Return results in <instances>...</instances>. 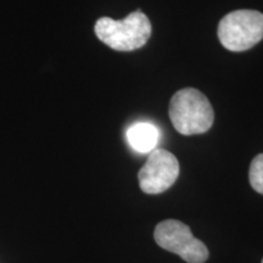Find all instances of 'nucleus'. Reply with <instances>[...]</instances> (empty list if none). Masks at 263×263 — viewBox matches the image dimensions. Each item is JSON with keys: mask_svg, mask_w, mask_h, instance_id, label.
Masks as SVG:
<instances>
[{"mask_svg": "<svg viewBox=\"0 0 263 263\" xmlns=\"http://www.w3.org/2000/svg\"><path fill=\"white\" fill-rule=\"evenodd\" d=\"M170 118L174 129L183 136L206 133L215 121L209 99L195 88H184L171 99Z\"/></svg>", "mask_w": 263, "mask_h": 263, "instance_id": "f257e3e1", "label": "nucleus"}, {"mask_svg": "<svg viewBox=\"0 0 263 263\" xmlns=\"http://www.w3.org/2000/svg\"><path fill=\"white\" fill-rule=\"evenodd\" d=\"M94 31L97 37L114 50L133 51L144 47L150 39L151 24L145 14L137 10L118 21L99 18Z\"/></svg>", "mask_w": 263, "mask_h": 263, "instance_id": "f03ea898", "label": "nucleus"}, {"mask_svg": "<svg viewBox=\"0 0 263 263\" xmlns=\"http://www.w3.org/2000/svg\"><path fill=\"white\" fill-rule=\"evenodd\" d=\"M218 38L227 50H249L263 39V14L256 10L229 12L219 22Z\"/></svg>", "mask_w": 263, "mask_h": 263, "instance_id": "7ed1b4c3", "label": "nucleus"}, {"mask_svg": "<svg viewBox=\"0 0 263 263\" xmlns=\"http://www.w3.org/2000/svg\"><path fill=\"white\" fill-rule=\"evenodd\" d=\"M154 238L160 248L178 255L188 263H203L209 258L206 245L194 238L189 227L180 221L166 219L159 223Z\"/></svg>", "mask_w": 263, "mask_h": 263, "instance_id": "20e7f679", "label": "nucleus"}, {"mask_svg": "<svg viewBox=\"0 0 263 263\" xmlns=\"http://www.w3.org/2000/svg\"><path fill=\"white\" fill-rule=\"evenodd\" d=\"M179 176V162L170 151L155 149L138 172L140 189L145 194H161L173 185Z\"/></svg>", "mask_w": 263, "mask_h": 263, "instance_id": "39448f33", "label": "nucleus"}, {"mask_svg": "<svg viewBox=\"0 0 263 263\" xmlns=\"http://www.w3.org/2000/svg\"><path fill=\"white\" fill-rule=\"evenodd\" d=\"M127 139L132 149L138 153H151L160 140V130L153 123L137 122L128 128Z\"/></svg>", "mask_w": 263, "mask_h": 263, "instance_id": "423d86ee", "label": "nucleus"}, {"mask_svg": "<svg viewBox=\"0 0 263 263\" xmlns=\"http://www.w3.org/2000/svg\"><path fill=\"white\" fill-rule=\"evenodd\" d=\"M250 184L255 192L263 194V154H259L252 160L249 172Z\"/></svg>", "mask_w": 263, "mask_h": 263, "instance_id": "0eeeda50", "label": "nucleus"}, {"mask_svg": "<svg viewBox=\"0 0 263 263\" xmlns=\"http://www.w3.org/2000/svg\"><path fill=\"white\" fill-rule=\"evenodd\" d=\"M262 263H263V261H262Z\"/></svg>", "mask_w": 263, "mask_h": 263, "instance_id": "6e6552de", "label": "nucleus"}]
</instances>
